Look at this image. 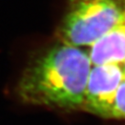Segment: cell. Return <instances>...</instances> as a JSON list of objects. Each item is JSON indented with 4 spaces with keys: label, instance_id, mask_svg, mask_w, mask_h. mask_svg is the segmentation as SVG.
I'll use <instances>...</instances> for the list:
<instances>
[{
    "label": "cell",
    "instance_id": "3",
    "mask_svg": "<svg viewBox=\"0 0 125 125\" xmlns=\"http://www.w3.org/2000/svg\"><path fill=\"white\" fill-rule=\"evenodd\" d=\"M124 78L123 64L91 67L80 110L108 119L117 90Z\"/></svg>",
    "mask_w": 125,
    "mask_h": 125
},
{
    "label": "cell",
    "instance_id": "5",
    "mask_svg": "<svg viewBox=\"0 0 125 125\" xmlns=\"http://www.w3.org/2000/svg\"><path fill=\"white\" fill-rule=\"evenodd\" d=\"M108 119L125 120V78L117 90Z\"/></svg>",
    "mask_w": 125,
    "mask_h": 125
},
{
    "label": "cell",
    "instance_id": "1",
    "mask_svg": "<svg viewBox=\"0 0 125 125\" xmlns=\"http://www.w3.org/2000/svg\"><path fill=\"white\" fill-rule=\"evenodd\" d=\"M91 67L85 51L57 39L29 58L14 84V98L27 106L80 110Z\"/></svg>",
    "mask_w": 125,
    "mask_h": 125
},
{
    "label": "cell",
    "instance_id": "2",
    "mask_svg": "<svg viewBox=\"0 0 125 125\" xmlns=\"http://www.w3.org/2000/svg\"><path fill=\"white\" fill-rule=\"evenodd\" d=\"M125 17V0H72L57 39L73 46L91 45Z\"/></svg>",
    "mask_w": 125,
    "mask_h": 125
},
{
    "label": "cell",
    "instance_id": "6",
    "mask_svg": "<svg viewBox=\"0 0 125 125\" xmlns=\"http://www.w3.org/2000/svg\"><path fill=\"white\" fill-rule=\"evenodd\" d=\"M123 66H124V70H125V61L123 62Z\"/></svg>",
    "mask_w": 125,
    "mask_h": 125
},
{
    "label": "cell",
    "instance_id": "4",
    "mask_svg": "<svg viewBox=\"0 0 125 125\" xmlns=\"http://www.w3.org/2000/svg\"><path fill=\"white\" fill-rule=\"evenodd\" d=\"M92 65L123 64L125 61V17L90 45Z\"/></svg>",
    "mask_w": 125,
    "mask_h": 125
}]
</instances>
